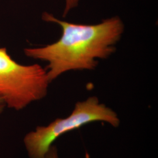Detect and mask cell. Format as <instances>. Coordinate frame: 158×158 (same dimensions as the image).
Returning a JSON list of instances; mask_svg holds the SVG:
<instances>
[{"label":"cell","mask_w":158,"mask_h":158,"mask_svg":"<svg viewBox=\"0 0 158 158\" xmlns=\"http://www.w3.org/2000/svg\"><path fill=\"white\" fill-rule=\"evenodd\" d=\"M50 83L46 69L38 64H19L0 48V99L5 106L23 110L44 98Z\"/></svg>","instance_id":"cell-3"},{"label":"cell","mask_w":158,"mask_h":158,"mask_svg":"<svg viewBox=\"0 0 158 158\" xmlns=\"http://www.w3.org/2000/svg\"><path fill=\"white\" fill-rule=\"evenodd\" d=\"M66 6L63 12V17H65L68 14L69 11L73 9L74 8L78 6L79 0H65Z\"/></svg>","instance_id":"cell-4"},{"label":"cell","mask_w":158,"mask_h":158,"mask_svg":"<svg viewBox=\"0 0 158 158\" xmlns=\"http://www.w3.org/2000/svg\"><path fill=\"white\" fill-rule=\"evenodd\" d=\"M42 18L56 23L62 35L56 42L24 49L27 56L48 63L46 68L49 81L72 70H91L99 59H106L116 51V45L124 32V25L118 17L97 24L87 25L62 21L47 12Z\"/></svg>","instance_id":"cell-1"},{"label":"cell","mask_w":158,"mask_h":158,"mask_svg":"<svg viewBox=\"0 0 158 158\" xmlns=\"http://www.w3.org/2000/svg\"><path fill=\"white\" fill-rule=\"evenodd\" d=\"M44 158H60L58 153V149L55 145H52L46 153Z\"/></svg>","instance_id":"cell-5"},{"label":"cell","mask_w":158,"mask_h":158,"mask_svg":"<svg viewBox=\"0 0 158 158\" xmlns=\"http://www.w3.org/2000/svg\"><path fill=\"white\" fill-rule=\"evenodd\" d=\"M5 104L4 103V102H2L1 99H0V114L2 112L4 107H5Z\"/></svg>","instance_id":"cell-6"},{"label":"cell","mask_w":158,"mask_h":158,"mask_svg":"<svg viewBox=\"0 0 158 158\" xmlns=\"http://www.w3.org/2000/svg\"><path fill=\"white\" fill-rule=\"evenodd\" d=\"M102 121L118 127L120 119L117 114L101 103L96 96L77 102L72 113L63 118H57L46 126H38L23 138L29 158H44L53 142L64 134L89 123Z\"/></svg>","instance_id":"cell-2"}]
</instances>
